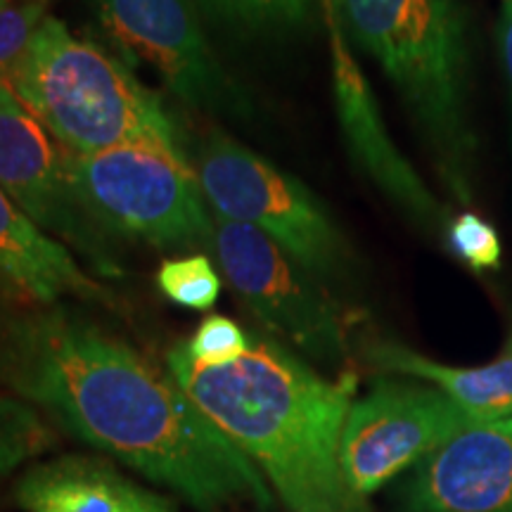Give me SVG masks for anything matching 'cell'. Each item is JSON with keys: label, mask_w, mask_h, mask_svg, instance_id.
Segmentation results:
<instances>
[{"label": "cell", "mask_w": 512, "mask_h": 512, "mask_svg": "<svg viewBox=\"0 0 512 512\" xmlns=\"http://www.w3.org/2000/svg\"><path fill=\"white\" fill-rule=\"evenodd\" d=\"M252 344V335L242 330L240 323H235L228 316H209L200 323L188 342H183L185 351L197 366H228L245 356Z\"/></svg>", "instance_id": "44dd1931"}, {"label": "cell", "mask_w": 512, "mask_h": 512, "mask_svg": "<svg viewBox=\"0 0 512 512\" xmlns=\"http://www.w3.org/2000/svg\"><path fill=\"white\" fill-rule=\"evenodd\" d=\"M344 34L380 64L458 204L475 202L470 19L460 0H339Z\"/></svg>", "instance_id": "3957f363"}, {"label": "cell", "mask_w": 512, "mask_h": 512, "mask_svg": "<svg viewBox=\"0 0 512 512\" xmlns=\"http://www.w3.org/2000/svg\"><path fill=\"white\" fill-rule=\"evenodd\" d=\"M411 512H512V418L475 422L415 465Z\"/></svg>", "instance_id": "7c38bea8"}, {"label": "cell", "mask_w": 512, "mask_h": 512, "mask_svg": "<svg viewBox=\"0 0 512 512\" xmlns=\"http://www.w3.org/2000/svg\"><path fill=\"white\" fill-rule=\"evenodd\" d=\"M448 249L472 271H496L501 266V238L496 228L475 211H463L451 219L446 233Z\"/></svg>", "instance_id": "ffe728a7"}, {"label": "cell", "mask_w": 512, "mask_h": 512, "mask_svg": "<svg viewBox=\"0 0 512 512\" xmlns=\"http://www.w3.org/2000/svg\"><path fill=\"white\" fill-rule=\"evenodd\" d=\"M366 358L382 373L420 377L437 384L475 422L512 418V354L489 366L456 368L430 361L403 344L373 342L366 349Z\"/></svg>", "instance_id": "9a60e30c"}, {"label": "cell", "mask_w": 512, "mask_h": 512, "mask_svg": "<svg viewBox=\"0 0 512 512\" xmlns=\"http://www.w3.org/2000/svg\"><path fill=\"white\" fill-rule=\"evenodd\" d=\"M496 55L501 62L505 83L510 95V117H512V0H503L501 15L496 24Z\"/></svg>", "instance_id": "7402d4cb"}, {"label": "cell", "mask_w": 512, "mask_h": 512, "mask_svg": "<svg viewBox=\"0 0 512 512\" xmlns=\"http://www.w3.org/2000/svg\"><path fill=\"white\" fill-rule=\"evenodd\" d=\"M10 3V0H0V8H3V5H8Z\"/></svg>", "instance_id": "cb8c5ba5"}, {"label": "cell", "mask_w": 512, "mask_h": 512, "mask_svg": "<svg viewBox=\"0 0 512 512\" xmlns=\"http://www.w3.org/2000/svg\"><path fill=\"white\" fill-rule=\"evenodd\" d=\"M0 188L43 233L57 242H69L102 275H121L105 228L74 195L64 150L31 117L10 86H0Z\"/></svg>", "instance_id": "30bf717a"}, {"label": "cell", "mask_w": 512, "mask_h": 512, "mask_svg": "<svg viewBox=\"0 0 512 512\" xmlns=\"http://www.w3.org/2000/svg\"><path fill=\"white\" fill-rule=\"evenodd\" d=\"M328 34L337 119L351 159L363 176L422 233L446 240L453 216H448L430 185L422 181L389 136L373 88L349 50L344 29H332Z\"/></svg>", "instance_id": "8fae6325"}, {"label": "cell", "mask_w": 512, "mask_h": 512, "mask_svg": "<svg viewBox=\"0 0 512 512\" xmlns=\"http://www.w3.org/2000/svg\"><path fill=\"white\" fill-rule=\"evenodd\" d=\"M46 3L48 0H10L0 8V86H8L36 29L48 17Z\"/></svg>", "instance_id": "d6986e66"}, {"label": "cell", "mask_w": 512, "mask_h": 512, "mask_svg": "<svg viewBox=\"0 0 512 512\" xmlns=\"http://www.w3.org/2000/svg\"><path fill=\"white\" fill-rule=\"evenodd\" d=\"M195 174L216 216L256 228L316 278H337L349 268L347 238L297 176L221 131L197 147Z\"/></svg>", "instance_id": "8992f818"}, {"label": "cell", "mask_w": 512, "mask_h": 512, "mask_svg": "<svg viewBox=\"0 0 512 512\" xmlns=\"http://www.w3.org/2000/svg\"><path fill=\"white\" fill-rule=\"evenodd\" d=\"M214 221L216 259L254 318L311 361L342 368L349 358L347 318L320 278L256 228L216 214Z\"/></svg>", "instance_id": "52a82bcc"}, {"label": "cell", "mask_w": 512, "mask_h": 512, "mask_svg": "<svg viewBox=\"0 0 512 512\" xmlns=\"http://www.w3.org/2000/svg\"><path fill=\"white\" fill-rule=\"evenodd\" d=\"M112 41L143 62L178 100L216 117H252V102L216 60L197 0H98Z\"/></svg>", "instance_id": "ba28073f"}, {"label": "cell", "mask_w": 512, "mask_h": 512, "mask_svg": "<svg viewBox=\"0 0 512 512\" xmlns=\"http://www.w3.org/2000/svg\"><path fill=\"white\" fill-rule=\"evenodd\" d=\"M221 275L207 254H188L159 266L157 287L169 302L192 311H207L221 297Z\"/></svg>", "instance_id": "ac0fdd59"}, {"label": "cell", "mask_w": 512, "mask_h": 512, "mask_svg": "<svg viewBox=\"0 0 512 512\" xmlns=\"http://www.w3.org/2000/svg\"><path fill=\"white\" fill-rule=\"evenodd\" d=\"M475 420L441 389L382 380L354 401L344 422V477L356 496L375 494L406 467L439 451Z\"/></svg>", "instance_id": "9c48e42d"}, {"label": "cell", "mask_w": 512, "mask_h": 512, "mask_svg": "<svg viewBox=\"0 0 512 512\" xmlns=\"http://www.w3.org/2000/svg\"><path fill=\"white\" fill-rule=\"evenodd\" d=\"M0 377L55 430L183 496L197 512L268 510L271 484L162 370L67 311L8 325Z\"/></svg>", "instance_id": "6da1fadb"}, {"label": "cell", "mask_w": 512, "mask_h": 512, "mask_svg": "<svg viewBox=\"0 0 512 512\" xmlns=\"http://www.w3.org/2000/svg\"><path fill=\"white\" fill-rule=\"evenodd\" d=\"M81 207L114 235L162 252L214 249L216 223L200 178L183 159L150 147H114L93 155L64 152Z\"/></svg>", "instance_id": "5b68a950"}, {"label": "cell", "mask_w": 512, "mask_h": 512, "mask_svg": "<svg viewBox=\"0 0 512 512\" xmlns=\"http://www.w3.org/2000/svg\"><path fill=\"white\" fill-rule=\"evenodd\" d=\"M211 19L235 31L278 34L302 27L313 0H197Z\"/></svg>", "instance_id": "e0dca14e"}, {"label": "cell", "mask_w": 512, "mask_h": 512, "mask_svg": "<svg viewBox=\"0 0 512 512\" xmlns=\"http://www.w3.org/2000/svg\"><path fill=\"white\" fill-rule=\"evenodd\" d=\"M24 512H178L169 496L126 477L112 460L86 453L36 460L15 482Z\"/></svg>", "instance_id": "4fadbf2b"}, {"label": "cell", "mask_w": 512, "mask_h": 512, "mask_svg": "<svg viewBox=\"0 0 512 512\" xmlns=\"http://www.w3.org/2000/svg\"><path fill=\"white\" fill-rule=\"evenodd\" d=\"M166 370L271 484L290 512H373L344 477L339 448L356 377L328 380L285 344L252 335L228 366H197L183 342Z\"/></svg>", "instance_id": "7a4b0ae2"}, {"label": "cell", "mask_w": 512, "mask_h": 512, "mask_svg": "<svg viewBox=\"0 0 512 512\" xmlns=\"http://www.w3.org/2000/svg\"><path fill=\"white\" fill-rule=\"evenodd\" d=\"M318 5H320V12H323L325 24H328V31L344 29L342 15H339V0H318Z\"/></svg>", "instance_id": "603a6c76"}, {"label": "cell", "mask_w": 512, "mask_h": 512, "mask_svg": "<svg viewBox=\"0 0 512 512\" xmlns=\"http://www.w3.org/2000/svg\"><path fill=\"white\" fill-rule=\"evenodd\" d=\"M0 278L41 304L62 297L105 302L110 292L79 266L62 242L43 233L0 188Z\"/></svg>", "instance_id": "5bb4252c"}, {"label": "cell", "mask_w": 512, "mask_h": 512, "mask_svg": "<svg viewBox=\"0 0 512 512\" xmlns=\"http://www.w3.org/2000/svg\"><path fill=\"white\" fill-rule=\"evenodd\" d=\"M8 86L64 152L150 147L188 162L176 121L159 95L57 17L43 19Z\"/></svg>", "instance_id": "277c9868"}, {"label": "cell", "mask_w": 512, "mask_h": 512, "mask_svg": "<svg viewBox=\"0 0 512 512\" xmlns=\"http://www.w3.org/2000/svg\"><path fill=\"white\" fill-rule=\"evenodd\" d=\"M57 446L55 427L19 396L0 394V482Z\"/></svg>", "instance_id": "2e32d148"}]
</instances>
